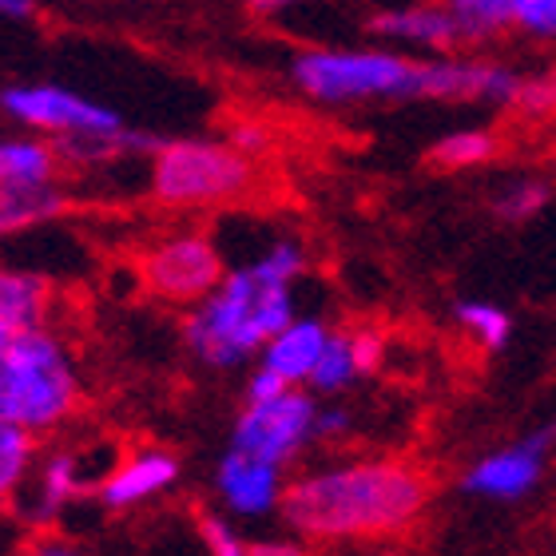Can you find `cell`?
I'll list each match as a JSON object with an SVG mask.
<instances>
[{
	"instance_id": "25",
	"label": "cell",
	"mask_w": 556,
	"mask_h": 556,
	"mask_svg": "<svg viewBox=\"0 0 556 556\" xmlns=\"http://www.w3.org/2000/svg\"><path fill=\"white\" fill-rule=\"evenodd\" d=\"M513 108H517L521 116H553L556 112V72L521 76V88H517Z\"/></svg>"
},
{
	"instance_id": "22",
	"label": "cell",
	"mask_w": 556,
	"mask_h": 556,
	"mask_svg": "<svg viewBox=\"0 0 556 556\" xmlns=\"http://www.w3.org/2000/svg\"><path fill=\"white\" fill-rule=\"evenodd\" d=\"M28 462H33V433L16 426H0V489L4 493L21 489Z\"/></svg>"
},
{
	"instance_id": "27",
	"label": "cell",
	"mask_w": 556,
	"mask_h": 556,
	"mask_svg": "<svg viewBox=\"0 0 556 556\" xmlns=\"http://www.w3.org/2000/svg\"><path fill=\"white\" fill-rule=\"evenodd\" d=\"M513 28L529 36H556V0H513Z\"/></svg>"
},
{
	"instance_id": "24",
	"label": "cell",
	"mask_w": 556,
	"mask_h": 556,
	"mask_svg": "<svg viewBox=\"0 0 556 556\" xmlns=\"http://www.w3.org/2000/svg\"><path fill=\"white\" fill-rule=\"evenodd\" d=\"M548 203V184L545 179H517L513 187H505L497 195V215L509 223H521V219H533L536 211Z\"/></svg>"
},
{
	"instance_id": "10",
	"label": "cell",
	"mask_w": 556,
	"mask_h": 556,
	"mask_svg": "<svg viewBox=\"0 0 556 556\" xmlns=\"http://www.w3.org/2000/svg\"><path fill=\"white\" fill-rule=\"evenodd\" d=\"M521 76L493 60H421V92L426 100H453V104H509L517 100Z\"/></svg>"
},
{
	"instance_id": "3",
	"label": "cell",
	"mask_w": 556,
	"mask_h": 556,
	"mask_svg": "<svg viewBox=\"0 0 556 556\" xmlns=\"http://www.w3.org/2000/svg\"><path fill=\"white\" fill-rule=\"evenodd\" d=\"M76 397L68 350L48 326L0 342V426L45 433L76 409Z\"/></svg>"
},
{
	"instance_id": "31",
	"label": "cell",
	"mask_w": 556,
	"mask_h": 556,
	"mask_svg": "<svg viewBox=\"0 0 556 556\" xmlns=\"http://www.w3.org/2000/svg\"><path fill=\"white\" fill-rule=\"evenodd\" d=\"M21 556H84L76 545H68V541H56V536H40V541H33V545H24Z\"/></svg>"
},
{
	"instance_id": "8",
	"label": "cell",
	"mask_w": 556,
	"mask_h": 556,
	"mask_svg": "<svg viewBox=\"0 0 556 556\" xmlns=\"http://www.w3.org/2000/svg\"><path fill=\"white\" fill-rule=\"evenodd\" d=\"M0 108L24 128L56 131L64 139H100L124 131L112 108L96 104L88 96L56 88V84H12L0 92Z\"/></svg>"
},
{
	"instance_id": "29",
	"label": "cell",
	"mask_w": 556,
	"mask_h": 556,
	"mask_svg": "<svg viewBox=\"0 0 556 556\" xmlns=\"http://www.w3.org/2000/svg\"><path fill=\"white\" fill-rule=\"evenodd\" d=\"M287 390H294V386H287L278 374L258 366V370L251 374V382H247V402H275V397H282Z\"/></svg>"
},
{
	"instance_id": "7",
	"label": "cell",
	"mask_w": 556,
	"mask_h": 556,
	"mask_svg": "<svg viewBox=\"0 0 556 556\" xmlns=\"http://www.w3.org/2000/svg\"><path fill=\"white\" fill-rule=\"evenodd\" d=\"M139 275L160 299L184 302L195 311L199 302H207L227 278V263H223L219 247L211 243L207 235H172L151 247Z\"/></svg>"
},
{
	"instance_id": "16",
	"label": "cell",
	"mask_w": 556,
	"mask_h": 556,
	"mask_svg": "<svg viewBox=\"0 0 556 556\" xmlns=\"http://www.w3.org/2000/svg\"><path fill=\"white\" fill-rule=\"evenodd\" d=\"M60 151L40 139H4L0 143V191L56 184Z\"/></svg>"
},
{
	"instance_id": "23",
	"label": "cell",
	"mask_w": 556,
	"mask_h": 556,
	"mask_svg": "<svg viewBox=\"0 0 556 556\" xmlns=\"http://www.w3.org/2000/svg\"><path fill=\"white\" fill-rule=\"evenodd\" d=\"M247 267H255L258 275L267 278V282H275V287H290V282L302 275V267H306V251H302L299 243H290V239H278V243H270L267 251H263L255 263H247Z\"/></svg>"
},
{
	"instance_id": "4",
	"label": "cell",
	"mask_w": 556,
	"mask_h": 556,
	"mask_svg": "<svg viewBox=\"0 0 556 556\" xmlns=\"http://www.w3.org/2000/svg\"><path fill=\"white\" fill-rule=\"evenodd\" d=\"M290 80L311 100H417L421 60L382 48H306L290 60Z\"/></svg>"
},
{
	"instance_id": "26",
	"label": "cell",
	"mask_w": 556,
	"mask_h": 556,
	"mask_svg": "<svg viewBox=\"0 0 556 556\" xmlns=\"http://www.w3.org/2000/svg\"><path fill=\"white\" fill-rule=\"evenodd\" d=\"M199 536H203V545H207L211 556H251V545L223 517H215V513L199 517Z\"/></svg>"
},
{
	"instance_id": "34",
	"label": "cell",
	"mask_w": 556,
	"mask_h": 556,
	"mask_svg": "<svg viewBox=\"0 0 556 556\" xmlns=\"http://www.w3.org/2000/svg\"><path fill=\"white\" fill-rule=\"evenodd\" d=\"M0 12H4L9 21H28V16H33V4H28V0H4Z\"/></svg>"
},
{
	"instance_id": "17",
	"label": "cell",
	"mask_w": 556,
	"mask_h": 556,
	"mask_svg": "<svg viewBox=\"0 0 556 556\" xmlns=\"http://www.w3.org/2000/svg\"><path fill=\"white\" fill-rule=\"evenodd\" d=\"M64 207H68V195H64L56 184L0 191V227H4V235L28 231V227H36V223L56 219Z\"/></svg>"
},
{
	"instance_id": "14",
	"label": "cell",
	"mask_w": 556,
	"mask_h": 556,
	"mask_svg": "<svg viewBox=\"0 0 556 556\" xmlns=\"http://www.w3.org/2000/svg\"><path fill=\"white\" fill-rule=\"evenodd\" d=\"M175 477H179V457L175 453L143 450L136 457H128V462H119L116 473L104 477L100 501L108 509H131L139 501L160 497L163 489H172Z\"/></svg>"
},
{
	"instance_id": "1",
	"label": "cell",
	"mask_w": 556,
	"mask_h": 556,
	"mask_svg": "<svg viewBox=\"0 0 556 556\" xmlns=\"http://www.w3.org/2000/svg\"><path fill=\"white\" fill-rule=\"evenodd\" d=\"M429 485L406 462H346L287 485L282 517L290 529L323 541L402 533L421 517Z\"/></svg>"
},
{
	"instance_id": "11",
	"label": "cell",
	"mask_w": 556,
	"mask_h": 556,
	"mask_svg": "<svg viewBox=\"0 0 556 556\" xmlns=\"http://www.w3.org/2000/svg\"><path fill=\"white\" fill-rule=\"evenodd\" d=\"M215 485H219L223 505L239 517H263L270 509H282V497H287L282 469L258 462V457H247L239 450L223 453L219 469H215Z\"/></svg>"
},
{
	"instance_id": "19",
	"label": "cell",
	"mask_w": 556,
	"mask_h": 556,
	"mask_svg": "<svg viewBox=\"0 0 556 556\" xmlns=\"http://www.w3.org/2000/svg\"><path fill=\"white\" fill-rule=\"evenodd\" d=\"M497 155V136L485 128H465L441 136L429 151V163H438L445 172H462V167H477Z\"/></svg>"
},
{
	"instance_id": "28",
	"label": "cell",
	"mask_w": 556,
	"mask_h": 556,
	"mask_svg": "<svg viewBox=\"0 0 556 556\" xmlns=\"http://www.w3.org/2000/svg\"><path fill=\"white\" fill-rule=\"evenodd\" d=\"M354 358H358V374H374L386 358V342L378 330H354Z\"/></svg>"
},
{
	"instance_id": "5",
	"label": "cell",
	"mask_w": 556,
	"mask_h": 556,
	"mask_svg": "<svg viewBox=\"0 0 556 556\" xmlns=\"http://www.w3.org/2000/svg\"><path fill=\"white\" fill-rule=\"evenodd\" d=\"M251 175V160L231 143L163 139V148L151 155V195L163 207H211L243 195Z\"/></svg>"
},
{
	"instance_id": "9",
	"label": "cell",
	"mask_w": 556,
	"mask_h": 556,
	"mask_svg": "<svg viewBox=\"0 0 556 556\" xmlns=\"http://www.w3.org/2000/svg\"><path fill=\"white\" fill-rule=\"evenodd\" d=\"M556 445V421L545 429H533L525 433L521 441H513L505 450L489 453L481 462L462 477V489L473 493V497L489 501H521L529 497L545 473V457Z\"/></svg>"
},
{
	"instance_id": "33",
	"label": "cell",
	"mask_w": 556,
	"mask_h": 556,
	"mask_svg": "<svg viewBox=\"0 0 556 556\" xmlns=\"http://www.w3.org/2000/svg\"><path fill=\"white\" fill-rule=\"evenodd\" d=\"M251 556H306L299 541H258L251 545Z\"/></svg>"
},
{
	"instance_id": "32",
	"label": "cell",
	"mask_w": 556,
	"mask_h": 556,
	"mask_svg": "<svg viewBox=\"0 0 556 556\" xmlns=\"http://www.w3.org/2000/svg\"><path fill=\"white\" fill-rule=\"evenodd\" d=\"M350 421V414L342 406H330V409H318V438H330V433H342Z\"/></svg>"
},
{
	"instance_id": "18",
	"label": "cell",
	"mask_w": 556,
	"mask_h": 556,
	"mask_svg": "<svg viewBox=\"0 0 556 556\" xmlns=\"http://www.w3.org/2000/svg\"><path fill=\"white\" fill-rule=\"evenodd\" d=\"M84 485H88V477H84L80 453H52L45 462V469H40V481H36V517L48 521V517L64 509Z\"/></svg>"
},
{
	"instance_id": "6",
	"label": "cell",
	"mask_w": 556,
	"mask_h": 556,
	"mask_svg": "<svg viewBox=\"0 0 556 556\" xmlns=\"http://www.w3.org/2000/svg\"><path fill=\"white\" fill-rule=\"evenodd\" d=\"M311 438H318V406L311 394L287 390L275 402H247L235 417L231 450L282 469Z\"/></svg>"
},
{
	"instance_id": "2",
	"label": "cell",
	"mask_w": 556,
	"mask_h": 556,
	"mask_svg": "<svg viewBox=\"0 0 556 556\" xmlns=\"http://www.w3.org/2000/svg\"><path fill=\"white\" fill-rule=\"evenodd\" d=\"M294 323L290 287H275L255 267L227 270L223 287L187 314L184 342L203 366L235 370Z\"/></svg>"
},
{
	"instance_id": "20",
	"label": "cell",
	"mask_w": 556,
	"mask_h": 556,
	"mask_svg": "<svg viewBox=\"0 0 556 556\" xmlns=\"http://www.w3.org/2000/svg\"><path fill=\"white\" fill-rule=\"evenodd\" d=\"M453 314H457V323L469 330V334L481 342L485 350H501L505 342H509L513 334V318L501 306H493V302L485 299H465L453 306Z\"/></svg>"
},
{
	"instance_id": "21",
	"label": "cell",
	"mask_w": 556,
	"mask_h": 556,
	"mask_svg": "<svg viewBox=\"0 0 556 556\" xmlns=\"http://www.w3.org/2000/svg\"><path fill=\"white\" fill-rule=\"evenodd\" d=\"M354 378H358L354 334H346V330H334V334H330V346H326V354H323V362H318V370H314L311 386L318 390V394H338V390H346Z\"/></svg>"
},
{
	"instance_id": "13",
	"label": "cell",
	"mask_w": 556,
	"mask_h": 556,
	"mask_svg": "<svg viewBox=\"0 0 556 556\" xmlns=\"http://www.w3.org/2000/svg\"><path fill=\"white\" fill-rule=\"evenodd\" d=\"M330 334H334V330L326 323H318V318H294V323L258 354V366L278 374V378L287 386H294V390H302V382H311L314 370H318V362H323L326 346H330Z\"/></svg>"
},
{
	"instance_id": "12",
	"label": "cell",
	"mask_w": 556,
	"mask_h": 556,
	"mask_svg": "<svg viewBox=\"0 0 556 556\" xmlns=\"http://www.w3.org/2000/svg\"><path fill=\"white\" fill-rule=\"evenodd\" d=\"M370 28L386 40H402V45L429 48V52H450L457 45H469L457 4H417V9L378 12Z\"/></svg>"
},
{
	"instance_id": "30",
	"label": "cell",
	"mask_w": 556,
	"mask_h": 556,
	"mask_svg": "<svg viewBox=\"0 0 556 556\" xmlns=\"http://www.w3.org/2000/svg\"><path fill=\"white\" fill-rule=\"evenodd\" d=\"M270 143V131L263 128V124H235L231 128V148L239 151V155H255V151H263Z\"/></svg>"
},
{
	"instance_id": "15",
	"label": "cell",
	"mask_w": 556,
	"mask_h": 556,
	"mask_svg": "<svg viewBox=\"0 0 556 556\" xmlns=\"http://www.w3.org/2000/svg\"><path fill=\"white\" fill-rule=\"evenodd\" d=\"M48 282L28 270H4L0 275V342L33 330H45Z\"/></svg>"
}]
</instances>
